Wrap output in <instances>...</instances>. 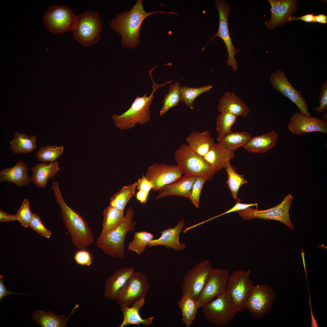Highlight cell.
<instances>
[{"instance_id": "6da1fadb", "label": "cell", "mask_w": 327, "mask_h": 327, "mask_svg": "<svg viewBox=\"0 0 327 327\" xmlns=\"http://www.w3.org/2000/svg\"><path fill=\"white\" fill-rule=\"evenodd\" d=\"M169 13L177 15L173 12L151 11L146 12L141 0H138L129 11L118 14L112 20L110 26L121 36V43L125 47L134 48L140 43V29L144 19L150 15L157 13Z\"/></svg>"}, {"instance_id": "7a4b0ae2", "label": "cell", "mask_w": 327, "mask_h": 327, "mask_svg": "<svg viewBox=\"0 0 327 327\" xmlns=\"http://www.w3.org/2000/svg\"><path fill=\"white\" fill-rule=\"evenodd\" d=\"M51 188L56 201L60 207L63 222L73 244L78 248L86 249L94 240L91 229L79 213L67 205L62 197L57 182H52Z\"/></svg>"}, {"instance_id": "3957f363", "label": "cell", "mask_w": 327, "mask_h": 327, "mask_svg": "<svg viewBox=\"0 0 327 327\" xmlns=\"http://www.w3.org/2000/svg\"><path fill=\"white\" fill-rule=\"evenodd\" d=\"M154 67L148 71L152 83V90L151 94L147 96L144 94L141 97L137 96L130 108L120 115H114L112 118L115 126L121 130L130 129L137 124L143 125L150 120L151 111L150 107L154 97V94L159 87L171 83L168 81L163 84H157L154 80L153 71Z\"/></svg>"}, {"instance_id": "277c9868", "label": "cell", "mask_w": 327, "mask_h": 327, "mask_svg": "<svg viewBox=\"0 0 327 327\" xmlns=\"http://www.w3.org/2000/svg\"><path fill=\"white\" fill-rule=\"evenodd\" d=\"M134 215L132 207H129L119 224L103 238L97 239V246L105 254L112 257L123 258L126 236L129 232L134 231L136 226V222L133 220Z\"/></svg>"}, {"instance_id": "5b68a950", "label": "cell", "mask_w": 327, "mask_h": 327, "mask_svg": "<svg viewBox=\"0 0 327 327\" xmlns=\"http://www.w3.org/2000/svg\"><path fill=\"white\" fill-rule=\"evenodd\" d=\"M174 158L177 166L185 175L203 177L208 181L219 171L186 144L180 145L176 150Z\"/></svg>"}, {"instance_id": "8992f818", "label": "cell", "mask_w": 327, "mask_h": 327, "mask_svg": "<svg viewBox=\"0 0 327 327\" xmlns=\"http://www.w3.org/2000/svg\"><path fill=\"white\" fill-rule=\"evenodd\" d=\"M102 24L97 12L88 11L77 15L76 24L71 31L73 37L84 46L94 45L100 38Z\"/></svg>"}, {"instance_id": "52a82bcc", "label": "cell", "mask_w": 327, "mask_h": 327, "mask_svg": "<svg viewBox=\"0 0 327 327\" xmlns=\"http://www.w3.org/2000/svg\"><path fill=\"white\" fill-rule=\"evenodd\" d=\"M203 307L205 319L218 327L228 325L239 312L226 291Z\"/></svg>"}, {"instance_id": "ba28073f", "label": "cell", "mask_w": 327, "mask_h": 327, "mask_svg": "<svg viewBox=\"0 0 327 327\" xmlns=\"http://www.w3.org/2000/svg\"><path fill=\"white\" fill-rule=\"evenodd\" d=\"M250 270H236L229 275L226 291L239 311L245 309V306L254 287L250 279Z\"/></svg>"}, {"instance_id": "9c48e42d", "label": "cell", "mask_w": 327, "mask_h": 327, "mask_svg": "<svg viewBox=\"0 0 327 327\" xmlns=\"http://www.w3.org/2000/svg\"><path fill=\"white\" fill-rule=\"evenodd\" d=\"M77 15L68 6H51L44 14L43 22L46 29L58 34L72 31L76 24Z\"/></svg>"}, {"instance_id": "30bf717a", "label": "cell", "mask_w": 327, "mask_h": 327, "mask_svg": "<svg viewBox=\"0 0 327 327\" xmlns=\"http://www.w3.org/2000/svg\"><path fill=\"white\" fill-rule=\"evenodd\" d=\"M293 199V196L288 194L281 203L273 207L264 210H258L249 207L237 213L239 216L245 220H249L256 218L274 220L281 222L290 228L294 229L289 215V210Z\"/></svg>"}, {"instance_id": "8fae6325", "label": "cell", "mask_w": 327, "mask_h": 327, "mask_svg": "<svg viewBox=\"0 0 327 327\" xmlns=\"http://www.w3.org/2000/svg\"><path fill=\"white\" fill-rule=\"evenodd\" d=\"M149 288L147 275L134 271L118 292L116 301L120 306H129L141 298L146 297Z\"/></svg>"}, {"instance_id": "7c38bea8", "label": "cell", "mask_w": 327, "mask_h": 327, "mask_svg": "<svg viewBox=\"0 0 327 327\" xmlns=\"http://www.w3.org/2000/svg\"><path fill=\"white\" fill-rule=\"evenodd\" d=\"M276 297L274 290L269 285H258L254 286L245 306L254 318L259 319L269 312Z\"/></svg>"}, {"instance_id": "4fadbf2b", "label": "cell", "mask_w": 327, "mask_h": 327, "mask_svg": "<svg viewBox=\"0 0 327 327\" xmlns=\"http://www.w3.org/2000/svg\"><path fill=\"white\" fill-rule=\"evenodd\" d=\"M212 269L210 262L204 260L187 272L181 283L182 296L188 295L197 299Z\"/></svg>"}, {"instance_id": "5bb4252c", "label": "cell", "mask_w": 327, "mask_h": 327, "mask_svg": "<svg viewBox=\"0 0 327 327\" xmlns=\"http://www.w3.org/2000/svg\"><path fill=\"white\" fill-rule=\"evenodd\" d=\"M215 2L219 15L218 29L217 33L202 48V51L204 50L207 45L215 37L218 36L220 37L224 42L227 49L228 56L226 63L227 64L232 67L233 71H236L238 68L237 62L235 58V55L237 54V51L232 43L228 28L229 22L228 17L231 12V8L224 0H216Z\"/></svg>"}, {"instance_id": "9a60e30c", "label": "cell", "mask_w": 327, "mask_h": 327, "mask_svg": "<svg viewBox=\"0 0 327 327\" xmlns=\"http://www.w3.org/2000/svg\"><path fill=\"white\" fill-rule=\"evenodd\" d=\"M269 82L274 89L297 106L300 113L308 117H312L308 111L307 101L302 97L301 92L292 85L282 71L278 70L272 74Z\"/></svg>"}, {"instance_id": "2e32d148", "label": "cell", "mask_w": 327, "mask_h": 327, "mask_svg": "<svg viewBox=\"0 0 327 327\" xmlns=\"http://www.w3.org/2000/svg\"><path fill=\"white\" fill-rule=\"evenodd\" d=\"M229 275L226 270L212 269L197 299L200 308L203 307L215 297L225 291Z\"/></svg>"}, {"instance_id": "e0dca14e", "label": "cell", "mask_w": 327, "mask_h": 327, "mask_svg": "<svg viewBox=\"0 0 327 327\" xmlns=\"http://www.w3.org/2000/svg\"><path fill=\"white\" fill-rule=\"evenodd\" d=\"M183 174L177 165L155 163L147 168L145 176L152 184V190L157 191L174 182Z\"/></svg>"}, {"instance_id": "ac0fdd59", "label": "cell", "mask_w": 327, "mask_h": 327, "mask_svg": "<svg viewBox=\"0 0 327 327\" xmlns=\"http://www.w3.org/2000/svg\"><path fill=\"white\" fill-rule=\"evenodd\" d=\"M288 128L292 133L302 135L314 132L327 133V123L314 117H308L296 112L290 117Z\"/></svg>"}, {"instance_id": "d6986e66", "label": "cell", "mask_w": 327, "mask_h": 327, "mask_svg": "<svg viewBox=\"0 0 327 327\" xmlns=\"http://www.w3.org/2000/svg\"><path fill=\"white\" fill-rule=\"evenodd\" d=\"M271 6V18L265 24L268 29H272L288 21L296 10L297 2L292 0H268Z\"/></svg>"}, {"instance_id": "ffe728a7", "label": "cell", "mask_w": 327, "mask_h": 327, "mask_svg": "<svg viewBox=\"0 0 327 327\" xmlns=\"http://www.w3.org/2000/svg\"><path fill=\"white\" fill-rule=\"evenodd\" d=\"M185 224L184 219H182L178 221L174 227L168 228L161 231L160 236L151 240L148 244V247L162 246L178 251L184 250L186 245L180 242L179 236Z\"/></svg>"}, {"instance_id": "44dd1931", "label": "cell", "mask_w": 327, "mask_h": 327, "mask_svg": "<svg viewBox=\"0 0 327 327\" xmlns=\"http://www.w3.org/2000/svg\"><path fill=\"white\" fill-rule=\"evenodd\" d=\"M134 272L132 267L121 268L108 277L105 283L104 297L107 300L116 301L118 292Z\"/></svg>"}, {"instance_id": "7402d4cb", "label": "cell", "mask_w": 327, "mask_h": 327, "mask_svg": "<svg viewBox=\"0 0 327 327\" xmlns=\"http://www.w3.org/2000/svg\"><path fill=\"white\" fill-rule=\"evenodd\" d=\"M197 177L184 174L173 183L159 191L156 198L158 199L171 196L188 198Z\"/></svg>"}, {"instance_id": "603a6c76", "label": "cell", "mask_w": 327, "mask_h": 327, "mask_svg": "<svg viewBox=\"0 0 327 327\" xmlns=\"http://www.w3.org/2000/svg\"><path fill=\"white\" fill-rule=\"evenodd\" d=\"M145 298V297H144L140 299L131 307L120 306L123 320L119 327H124L130 325H135L138 327L142 325L148 327L153 323L154 316L143 318L139 313L140 310L144 304Z\"/></svg>"}, {"instance_id": "cb8c5ba5", "label": "cell", "mask_w": 327, "mask_h": 327, "mask_svg": "<svg viewBox=\"0 0 327 327\" xmlns=\"http://www.w3.org/2000/svg\"><path fill=\"white\" fill-rule=\"evenodd\" d=\"M28 170L27 164L20 160L14 166L0 172V182L13 183L20 187L28 185L31 181L28 174Z\"/></svg>"}, {"instance_id": "d4e9b609", "label": "cell", "mask_w": 327, "mask_h": 327, "mask_svg": "<svg viewBox=\"0 0 327 327\" xmlns=\"http://www.w3.org/2000/svg\"><path fill=\"white\" fill-rule=\"evenodd\" d=\"M218 112L226 111L238 117H246L249 112L248 107L234 92H226L219 100Z\"/></svg>"}, {"instance_id": "484cf974", "label": "cell", "mask_w": 327, "mask_h": 327, "mask_svg": "<svg viewBox=\"0 0 327 327\" xmlns=\"http://www.w3.org/2000/svg\"><path fill=\"white\" fill-rule=\"evenodd\" d=\"M59 163L57 160L48 164L46 162L38 163L31 168L32 174L30 177L37 187L44 189L48 180L54 177L59 170Z\"/></svg>"}, {"instance_id": "4316f807", "label": "cell", "mask_w": 327, "mask_h": 327, "mask_svg": "<svg viewBox=\"0 0 327 327\" xmlns=\"http://www.w3.org/2000/svg\"><path fill=\"white\" fill-rule=\"evenodd\" d=\"M234 157V151L218 143H214L203 157L210 164L219 170L224 168L226 164L230 162Z\"/></svg>"}, {"instance_id": "83f0119b", "label": "cell", "mask_w": 327, "mask_h": 327, "mask_svg": "<svg viewBox=\"0 0 327 327\" xmlns=\"http://www.w3.org/2000/svg\"><path fill=\"white\" fill-rule=\"evenodd\" d=\"M186 141L193 151L203 157L215 143L208 130L201 132L193 131L186 137Z\"/></svg>"}, {"instance_id": "f1b7e54d", "label": "cell", "mask_w": 327, "mask_h": 327, "mask_svg": "<svg viewBox=\"0 0 327 327\" xmlns=\"http://www.w3.org/2000/svg\"><path fill=\"white\" fill-rule=\"evenodd\" d=\"M278 137V134L274 131L258 136L251 137L243 147L251 153H265L275 146Z\"/></svg>"}, {"instance_id": "f546056e", "label": "cell", "mask_w": 327, "mask_h": 327, "mask_svg": "<svg viewBox=\"0 0 327 327\" xmlns=\"http://www.w3.org/2000/svg\"><path fill=\"white\" fill-rule=\"evenodd\" d=\"M78 306V304L76 305L68 316L58 315L52 311L45 312L35 310L32 313V319L42 327H66L70 316Z\"/></svg>"}, {"instance_id": "4dcf8cb0", "label": "cell", "mask_w": 327, "mask_h": 327, "mask_svg": "<svg viewBox=\"0 0 327 327\" xmlns=\"http://www.w3.org/2000/svg\"><path fill=\"white\" fill-rule=\"evenodd\" d=\"M102 228L101 233L98 238L101 239L121 223L124 216V211H120L109 205L103 212Z\"/></svg>"}, {"instance_id": "1f68e13d", "label": "cell", "mask_w": 327, "mask_h": 327, "mask_svg": "<svg viewBox=\"0 0 327 327\" xmlns=\"http://www.w3.org/2000/svg\"><path fill=\"white\" fill-rule=\"evenodd\" d=\"M36 136H31L18 132L14 135L13 139L9 142L11 149L14 154L30 153L37 148Z\"/></svg>"}, {"instance_id": "d6a6232c", "label": "cell", "mask_w": 327, "mask_h": 327, "mask_svg": "<svg viewBox=\"0 0 327 327\" xmlns=\"http://www.w3.org/2000/svg\"><path fill=\"white\" fill-rule=\"evenodd\" d=\"M182 312V321L187 327H189L196 318L200 308L197 299L188 295L182 296L178 302Z\"/></svg>"}, {"instance_id": "836d02e7", "label": "cell", "mask_w": 327, "mask_h": 327, "mask_svg": "<svg viewBox=\"0 0 327 327\" xmlns=\"http://www.w3.org/2000/svg\"><path fill=\"white\" fill-rule=\"evenodd\" d=\"M248 132L231 131L222 137L218 136L217 140L228 149L234 151L243 147L251 138Z\"/></svg>"}, {"instance_id": "e575fe53", "label": "cell", "mask_w": 327, "mask_h": 327, "mask_svg": "<svg viewBox=\"0 0 327 327\" xmlns=\"http://www.w3.org/2000/svg\"><path fill=\"white\" fill-rule=\"evenodd\" d=\"M137 182L131 185L123 186L111 198L109 205L122 211L130 200L134 195Z\"/></svg>"}, {"instance_id": "d590c367", "label": "cell", "mask_w": 327, "mask_h": 327, "mask_svg": "<svg viewBox=\"0 0 327 327\" xmlns=\"http://www.w3.org/2000/svg\"><path fill=\"white\" fill-rule=\"evenodd\" d=\"M224 168L228 176L227 187L230 189L233 198L237 199L240 188L247 183V181L244 178L243 175L239 174L236 172V169L232 166L230 162L226 164Z\"/></svg>"}, {"instance_id": "8d00e7d4", "label": "cell", "mask_w": 327, "mask_h": 327, "mask_svg": "<svg viewBox=\"0 0 327 327\" xmlns=\"http://www.w3.org/2000/svg\"><path fill=\"white\" fill-rule=\"evenodd\" d=\"M153 234L150 232L140 231L135 232L133 238L127 247V249L140 255L146 249L149 242L154 239Z\"/></svg>"}, {"instance_id": "74e56055", "label": "cell", "mask_w": 327, "mask_h": 327, "mask_svg": "<svg viewBox=\"0 0 327 327\" xmlns=\"http://www.w3.org/2000/svg\"><path fill=\"white\" fill-rule=\"evenodd\" d=\"M213 88L209 84L199 88L180 86V101L191 109H194L193 102L197 97L203 93L209 91Z\"/></svg>"}, {"instance_id": "f35d334b", "label": "cell", "mask_w": 327, "mask_h": 327, "mask_svg": "<svg viewBox=\"0 0 327 327\" xmlns=\"http://www.w3.org/2000/svg\"><path fill=\"white\" fill-rule=\"evenodd\" d=\"M180 86L178 82L171 84L168 93L162 101L163 106L160 111V116L164 115L171 107L177 105L180 101Z\"/></svg>"}, {"instance_id": "ab89813d", "label": "cell", "mask_w": 327, "mask_h": 327, "mask_svg": "<svg viewBox=\"0 0 327 327\" xmlns=\"http://www.w3.org/2000/svg\"><path fill=\"white\" fill-rule=\"evenodd\" d=\"M64 149L63 146H57L56 145H49L40 147L36 155L38 161L52 162L56 160L63 154Z\"/></svg>"}, {"instance_id": "60d3db41", "label": "cell", "mask_w": 327, "mask_h": 327, "mask_svg": "<svg viewBox=\"0 0 327 327\" xmlns=\"http://www.w3.org/2000/svg\"><path fill=\"white\" fill-rule=\"evenodd\" d=\"M238 117L226 111H223L217 117L216 129L219 137L231 131L232 126L236 122Z\"/></svg>"}, {"instance_id": "b9f144b4", "label": "cell", "mask_w": 327, "mask_h": 327, "mask_svg": "<svg viewBox=\"0 0 327 327\" xmlns=\"http://www.w3.org/2000/svg\"><path fill=\"white\" fill-rule=\"evenodd\" d=\"M207 179L203 177H197L194 182L188 199L195 207L199 208V201L200 194L203 185Z\"/></svg>"}, {"instance_id": "7bdbcfd3", "label": "cell", "mask_w": 327, "mask_h": 327, "mask_svg": "<svg viewBox=\"0 0 327 327\" xmlns=\"http://www.w3.org/2000/svg\"><path fill=\"white\" fill-rule=\"evenodd\" d=\"M33 214L29 208V202L27 199H25L15 215L17 220L19 221L21 225L27 227L29 226Z\"/></svg>"}, {"instance_id": "ee69618b", "label": "cell", "mask_w": 327, "mask_h": 327, "mask_svg": "<svg viewBox=\"0 0 327 327\" xmlns=\"http://www.w3.org/2000/svg\"><path fill=\"white\" fill-rule=\"evenodd\" d=\"M29 227L43 237L49 238L51 236V231L45 228L39 216L36 213L33 214Z\"/></svg>"}, {"instance_id": "f6af8a7d", "label": "cell", "mask_w": 327, "mask_h": 327, "mask_svg": "<svg viewBox=\"0 0 327 327\" xmlns=\"http://www.w3.org/2000/svg\"><path fill=\"white\" fill-rule=\"evenodd\" d=\"M74 259L77 264L81 266H89L92 263L91 255L86 249H81L77 251L74 254Z\"/></svg>"}, {"instance_id": "bcb514c9", "label": "cell", "mask_w": 327, "mask_h": 327, "mask_svg": "<svg viewBox=\"0 0 327 327\" xmlns=\"http://www.w3.org/2000/svg\"><path fill=\"white\" fill-rule=\"evenodd\" d=\"M319 106L313 108V109L318 113H321L327 109V81H325L321 85V89L319 97Z\"/></svg>"}, {"instance_id": "7dc6e473", "label": "cell", "mask_w": 327, "mask_h": 327, "mask_svg": "<svg viewBox=\"0 0 327 327\" xmlns=\"http://www.w3.org/2000/svg\"><path fill=\"white\" fill-rule=\"evenodd\" d=\"M240 201V200L238 199L237 201L236 202L235 205L231 209L219 215L216 216L205 221L203 222L202 223H205L208 221L212 219H215V218L223 216L225 214H226L233 212H237L239 211L244 210L249 207H251L253 206H257L258 205L256 203H251L249 204L242 203L239 202Z\"/></svg>"}, {"instance_id": "c3c4849f", "label": "cell", "mask_w": 327, "mask_h": 327, "mask_svg": "<svg viewBox=\"0 0 327 327\" xmlns=\"http://www.w3.org/2000/svg\"><path fill=\"white\" fill-rule=\"evenodd\" d=\"M153 188V186L152 183L143 174L141 177L138 178L137 181L136 187L137 190L149 192Z\"/></svg>"}, {"instance_id": "681fc988", "label": "cell", "mask_w": 327, "mask_h": 327, "mask_svg": "<svg viewBox=\"0 0 327 327\" xmlns=\"http://www.w3.org/2000/svg\"><path fill=\"white\" fill-rule=\"evenodd\" d=\"M314 15L313 13L306 14L300 17H296L292 15L289 18L288 21L299 20L307 22H315Z\"/></svg>"}, {"instance_id": "f907efd6", "label": "cell", "mask_w": 327, "mask_h": 327, "mask_svg": "<svg viewBox=\"0 0 327 327\" xmlns=\"http://www.w3.org/2000/svg\"><path fill=\"white\" fill-rule=\"evenodd\" d=\"M3 276L0 274V300L6 296L12 294H22L24 295H30L26 294L11 292L8 290L5 286L3 283Z\"/></svg>"}, {"instance_id": "816d5d0a", "label": "cell", "mask_w": 327, "mask_h": 327, "mask_svg": "<svg viewBox=\"0 0 327 327\" xmlns=\"http://www.w3.org/2000/svg\"><path fill=\"white\" fill-rule=\"evenodd\" d=\"M17 220L16 215H12L0 210V222L4 223L7 221Z\"/></svg>"}, {"instance_id": "f5cc1de1", "label": "cell", "mask_w": 327, "mask_h": 327, "mask_svg": "<svg viewBox=\"0 0 327 327\" xmlns=\"http://www.w3.org/2000/svg\"><path fill=\"white\" fill-rule=\"evenodd\" d=\"M149 192L138 190L136 194V198L141 203L145 204L147 202Z\"/></svg>"}, {"instance_id": "db71d44e", "label": "cell", "mask_w": 327, "mask_h": 327, "mask_svg": "<svg viewBox=\"0 0 327 327\" xmlns=\"http://www.w3.org/2000/svg\"><path fill=\"white\" fill-rule=\"evenodd\" d=\"M315 22L321 24H327V16L323 14H320L314 15Z\"/></svg>"}, {"instance_id": "11a10c76", "label": "cell", "mask_w": 327, "mask_h": 327, "mask_svg": "<svg viewBox=\"0 0 327 327\" xmlns=\"http://www.w3.org/2000/svg\"><path fill=\"white\" fill-rule=\"evenodd\" d=\"M309 303L310 308V312L311 316V326L312 327H318V323L315 318L313 313L312 308L310 296H309Z\"/></svg>"}, {"instance_id": "9f6ffc18", "label": "cell", "mask_w": 327, "mask_h": 327, "mask_svg": "<svg viewBox=\"0 0 327 327\" xmlns=\"http://www.w3.org/2000/svg\"><path fill=\"white\" fill-rule=\"evenodd\" d=\"M322 118L327 121V113H323L322 114Z\"/></svg>"}]
</instances>
